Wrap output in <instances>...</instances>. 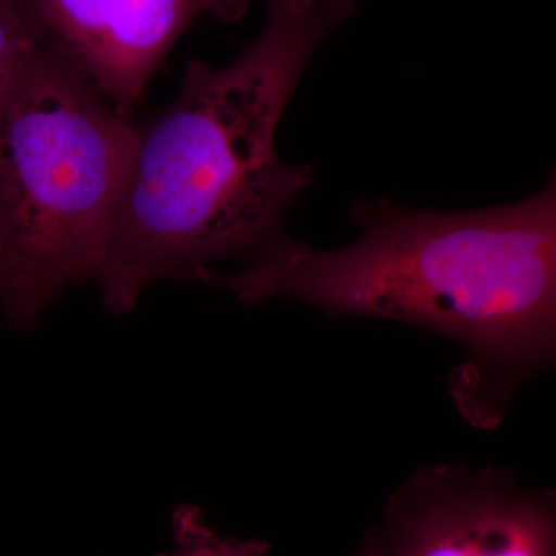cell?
I'll use <instances>...</instances> for the list:
<instances>
[{
	"label": "cell",
	"mask_w": 556,
	"mask_h": 556,
	"mask_svg": "<svg viewBox=\"0 0 556 556\" xmlns=\"http://www.w3.org/2000/svg\"><path fill=\"white\" fill-rule=\"evenodd\" d=\"M358 239L324 251L281 237L243 268L188 280L247 305L292 299L329 317L413 325L464 348L450 390L475 427L503 419L511 394L554 364L556 186L479 211H424L390 200L356 201Z\"/></svg>",
	"instance_id": "cell-1"
},
{
	"label": "cell",
	"mask_w": 556,
	"mask_h": 556,
	"mask_svg": "<svg viewBox=\"0 0 556 556\" xmlns=\"http://www.w3.org/2000/svg\"><path fill=\"white\" fill-rule=\"evenodd\" d=\"M361 0H268L236 61H192L169 108L137 129L98 285L112 316L129 314L160 278L186 280L251 258L285 237L289 208L316 178L277 150L281 116L314 54Z\"/></svg>",
	"instance_id": "cell-2"
},
{
	"label": "cell",
	"mask_w": 556,
	"mask_h": 556,
	"mask_svg": "<svg viewBox=\"0 0 556 556\" xmlns=\"http://www.w3.org/2000/svg\"><path fill=\"white\" fill-rule=\"evenodd\" d=\"M137 127L49 39L0 113V313L27 331L97 276Z\"/></svg>",
	"instance_id": "cell-3"
},
{
	"label": "cell",
	"mask_w": 556,
	"mask_h": 556,
	"mask_svg": "<svg viewBox=\"0 0 556 556\" xmlns=\"http://www.w3.org/2000/svg\"><path fill=\"white\" fill-rule=\"evenodd\" d=\"M358 556H556L555 492L506 468L427 466L388 497Z\"/></svg>",
	"instance_id": "cell-4"
},
{
	"label": "cell",
	"mask_w": 556,
	"mask_h": 556,
	"mask_svg": "<svg viewBox=\"0 0 556 556\" xmlns=\"http://www.w3.org/2000/svg\"><path fill=\"white\" fill-rule=\"evenodd\" d=\"M47 39L130 115L149 80L200 16L237 22L251 0H28Z\"/></svg>",
	"instance_id": "cell-5"
},
{
	"label": "cell",
	"mask_w": 556,
	"mask_h": 556,
	"mask_svg": "<svg viewBox=\"0 0 556 556\" xmlns=\"http://www.w3.org/2000/svg\"><path fill=\"white\" fill-rule=\"evenodd\" d=\"M46 40L28 0H0V113L22 65Z\"/></svg>",
	"instance_id": "cell-6"
},
{
	"label": "cell",
	"mask_w": 556,
	"mask_h": 556,
	"mask_svg": "<svg viewBox=\"0 0 556 556\" xmlns=\"http://www.w3.org/2000/svg\"><path fill=\"white\" fill-rule=\"evenodd\" d=\"M174 547L160 556H268L269 544L258 540H229L218 536L203 514L193 506L178 507L174 514Z\"/></svg>",
	"instance_id": "cell-7"
}]
</instances>
